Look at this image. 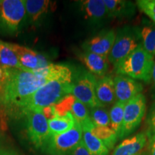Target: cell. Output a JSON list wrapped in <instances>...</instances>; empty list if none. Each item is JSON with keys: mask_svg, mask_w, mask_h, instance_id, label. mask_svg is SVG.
I'll return each instance as SVG.
<instances>
[{"mask_svg": "<svg viewBox=\"0 0 155 155\" xmlns=\"http://www.w3.org/2000/svg\"><path fill=\"white\" fill-rule=\"evenodd\" d=\"M52 65L33 73L0 66V130L5 131L9 122L17 121L27 98L52 79Z\"/></svg>", "mask_w": 155, "mask_h": 155, "instance_id": "1", "label": "cell"}, {"mask_svg": "<svg viewBox=\"0 0 155 155\" xmlns=\"http://www.w3.org/2000/svg\"><path fill=\"white\" fill-rule=\"evenodd\" d=\"M73 73L68 65L55 64L52 79L27 98L19 109L17 121L22 120L29 111L41 112L43 108L55 105L65 96L71 94Z\"/></svg>", "mask_w": 155, "mask_h": 155, "instance_id": "2", "label": "cell"}, {"mask_svg": "<svg viewBox=\"0 0 155 155\" xmlns=\"http://www.w3.org/2000/svg\"><path fill=\"white\" fill-rule=\"evenodd\" d=\"M154 57L148 53L141 44L115 67L118 75L150 83L152 81Z\"/></svg>", "mask_w": 155, "mask_h": 155, "instance_id": "3", "label": "cell"}, {"mask_svg": "<svg viewBox=\"0 0 155 155\" xmlns=\"http://www.w3.org/2000/svg\"><path fill=\"white\" fill-rule=\"evenodd\" d=\"M22 119L30 144L35 150L45 153L52 136L48 120L41 112L38 111H29Z\"/></svg>", "mask_w": 155, "mask_h": 155, "instance_id": "4", "label": "cell"}, {"mask_svg": "<svg viewBox=\"0 0 155 155\" xmlns=\"http://www.w3.org/2000/svg\"><path fill=\"white\" fill-rule=\"evenodd\" d=\"M141 44L140 31L136 28L125 27L116 33L114 45L108 56L109 63L116 67Z\"/></svg>", "mask_w": 155, "mask_h": 155, "instance_id": "5", "label": "cell"}, {"mask_svg": "<svg viewBox=\"0 0 155 155\" xmlns=\"http://www.w3.org/2000/svg\"><path fill=\"white\" fill-rule=\"evenodd\" d=\"M96 81V76L92 73L84 70H79L73 73L71 94L88 108L104 106L97 98Z\"/></svg>", "mask_w": 155, "mask_h": 155, "instance_id": "6", "label": "cell"}, {"mask_svg": "<svg viewBox=\"0 0 155 155\" xmlns=\"http://www.w3.org/2000/svg\"><path fill=\"white\" fill-rule=\"evenodd\" d=\"M26 18L25 0H2L0 5V30L16 34Z\"/></svg>", "mask_w": 155, "mask_h": 155, "instance_id": "7", "label": "cell"}, {"mask_svg": "<svg viewBox=\"0 0 155 155\" xmlns=\"http://www.w3.org/2000/svg\"><path fill=\"white\" fill-rule=\"evenodd\" d=\"M147 110L144 95L139 94L125 104L124 119L119 139L130 136L141 124Z\"/></svg>", "mask_w": 155, "mask_h": 155, "instance_id": "8", "label": "cell"}, {"mask_svg": "<svg viewBox=\"0 0 155 155\" xmlns=\"http://www.w3.org/2000/svg\"><path fill=\"white\" fill-rule=\"evenodd\" d=\"M83 139V129L77 122L72 129L60 134L52 135L45 153H65L68 154Z\"/></svg>", "mask_w": 155, "mask_h": 155, "instance_id": "9", "label": "cell"}, {"mask_svg": "<svg viewBox=\"0 0 155 155\" xmlns=\"http://www.w3.org/2000/svg\"><path fill=\"white\" fill-rule=\"evenodd\" d=\"M19 63L28 72H35L48 68L51 65L45 56L25 46L12 43Z\"/></svg>", "mask_w": 155, "mask_h": 155, "instance_id": "10", "label": "cell"}, {"mask_svg": "<svg viewBox=\"0 0 155 155\" xmlns=\"http://www.w3.org/2000/svg\"><path fill=\"white\" fill-rule=\"evenodd\" d=\"M115 38V31L114 30H105L86 40L83 43L82 48L85 51L108 58L114 45Z\"/></svg>", "mask_w": 155, "mask_h": 155, "instance_id": "11", "label": "cell"}, {"mask_svg": "<svg viewBox=\"0 0 155 155\" xmlns=\"http://www.w3.org/2000/svg\"><path fill=\"white\" fill-rule=\"evenodd\" d=\"M114 83L116 101L125 104L143 91L141 83L125 75H116L114 78Z\"/></svg>", "mask_w": 155, "mask_h": 155, "instance_id": "12", "label": "cell"}, {"mask_svg": "<svg viewBox=\"0 0 155 155\" xmlns=\"http://www.w3.org/2000/svg\"><path fill=\"white\" fill-rule=\"evenodd\" d=\"M80 3L83 17L91 24L100 25L108 17L104 0H86Z\"/></svg>", "mask_w": 155, "mask_h": 155, "instance_id": "13", "label": "cell"}, {"mask_svg": "<svg viewBox=\"0 0 155 155\" xmlns=\"http://www.w3.org/2000/svg\"><path fill=\"white\" fill-rule=\"evenodd\" d=\"M80 61L88 70V72L95 76H105L108 70V58L83 50L78 54Z\"/></svg>", "mask_w": 155, "mask_h": 155, "instance_id": "14", "label": "cell"}, {"mask_svg": "<svg viewBox=\"0 0 155 155\" xmlns=\"http://www.w3.org/2000/svg\"><path fill=\"white\" fill-rule=\"evenodd\" d=\"M146 133L140 132L128 137L116 147L112 155H136L141 152L147 142Z\"/></svg>", "mask_w": 155, "mask_h": 155, "instance_id": "15", "label": "cell"}, {"mask_svg": "<svg viewBox=\"0 0 155 155\" xmlns=\"http://www.w3.org/2000/svg\"><path fill=\"white\" fill-rule=\"evenodd\" d=\"M96 94L97 98L104 107L113 106L116 102L114 79L105 75L96 81Z\"/></svg>", "mask_w": 155, "mask_h": 155, "instance_id": "16", "label": "cell"}, {"mask_svg": "<svg viewBox=\"0 0 155 155\" xmlns=\"http://www.w3.org/2000/svg\"><path fill=\"white\" fill-rule=\"evenodd\" d=\"M108 18L124 19L133 17L135 14L134 4L125 0H104Z\"/></svg>", "mask_w": 155, "mask_h": 155, "instance_id": "17", "label": "cell"}, {"mask_svg": "<svg viewBox=\"0 0 155 155\" xmlns=\"http://www.w3.org/2000/svg\"><path fill=\"white\" fill-rule=\"evenodd\" d=\"M26 17L31 24L40 20L51 8L52 2L48 0H25Z\"/></svg>", "mask_w": 155, "mask_h": 155, "instance_id": "18", "label": "cell"}, {"mask_svg": "<svg viewBox=\"0 0 155 155\" xmlns=\"http://www.w3.org/2000/svg\"><path fill=\"white\" fill-rule=\"evenodd\" d=\"M0 66L12 68L26 71L19 63L18 58L13 50L12 43L0 40Z\"/></svg>", "mask_w": 155, "mask_h": 155, "instance_id": "19", "label": "cell"}, {"mask_svg": "<svg viewBox=\"0 0 155 155\" xmlns=\"http://www.w3.org/2000/svg\"><path fill=\"white\" fill-rule=\"evenodd\" d=\"M71 113L74 117L75 121L82 128L83 131H91V129L94 127L91 120L88 107L77 99L73 104Z\"/></svg>", "mask_w": 155, "mask_h": 155, "instance_id": "20", "label": "cell"}, {"mask_svg": "<svg viewBox=\"0 0 155 155\" xmlns=\"http://www.w3.org/2000/svg\"><path fill=\"white\" fill-rule=\"evenodd\" d=\"M48 122L51 135H55L64 133L71 129L74 127L76 121L72 114L69 113L63 117L56 116L52 120L48 121Z\"/></svg>", "mask_w": 155, "mask_h": 155, "instance_id": "21", "label": "cell"}, {"mask_svg": "<svg viewBox=\"0 0 155 155\" xmlns=\"http://www.w3.org/2000/svg\"><path fill=\"white\" fill-rule=\"evenodd\" d=\"M83 141L91 155H109V150L89 130L83 131Z\"/></svg>", "mask_w": 155, "mask_h": 155, "instance_id": "22", "label": "cell"}, {"mask_svg": "<svg viewBox=\"0 0 155 155\" xmlns=\"http://www.w3.org/2000/svg\"><path fill=\"white\" fill-rule=\"evenodd\" d=\"M90 131L97 139L102 141L103 144L107 147L109 151L114 148L116 141L119 139L116 133L110 127L94 126Z\"/></svg>", "mask_w": 155, "mask_h": 155, "instance_id": "23", "label": "cell"}, {"mask_svg": "<svg viewBox=\"0 0 155 155\" xmlns=\"http://www.w3.org/2000/svg\"><path fill=\"white\" fill-rule=\"evenodd\" d=\"M124 106L125 104L116 101L111 106L109 111L110 123H111L110 128L116 133V134L118 136V138H119L122 123H123Z\"/></svg>", "mask_w": 155, "mask_h": 155, "instance_id": "24", "label": "cell"}, {"mask_svg": "<svg viewBox=\"0 0 155 155\" xmlns=\"http://www.w3.org/2000/svg\"><path fill=\"white\" fill-rule=\"evenodd\" d=\"M141 44L144 49L155 57V25L144 27L140 30Z\"/></svg>", "mask_w": 155, "mask_h": 155, "instance_id": "25", "label": "cell"}, {"mask_svg": "<svg viewBox=\"0 0 155 155\" xmlns=\"http://www.w3.org/2000/svg\"><path fill=\"white\" fill-rule=\"evenodd\" d=\"M89 115L92 123L96 127H110L109 112L104 106L90 108Z\"/></svg>", "mask_w": 155, "mask_h": 155, "instance_id": "26", "label": "cell"}, {"mask_svg": "<svg viewBox=\"0 0 155 155\" xmlns=\"http://www.w3.org/2000/svg\"><path fill=\"white\" fill-rule=\"evenodd\" d=\"M0 155H24L5 131L0 130Z\"/></svg>", "mask_w": 155, "mask_h": 155, "instance_id": "27", "label": "cell"}, {"mask_svg": "<svg viewBox=\"0 0 155 155\" xmlns=\"http://www.w3.org/2000/svg\"><path fill=\"white\" fill-rule=\"evenodd\" d=\"M75 100L76 98L72 94L67 95L61 100H60L57 104L54 105L56 116L63 117L68 114L71 113Z\"/></svg>", "mask_w": 155, "mask_h": 155, "instance_id": "28", "label": "cell"}, {"mask_svg": "<svg viewBox=\"0 0 155 155\" xmlns=\"http://www.w3.org/2000/svg\"><path fill=\"white\" fill-rule=\"evenodd\" d=\"M136 3L139 9L155 22V0H139Z\"/></svg>", "mask_w": 155, "mask_h": 155, "instance_id": "29", "label": "cell"}, {"mask_svg": "<svg viewBox=\"0 0 155 155\" xmlns=\"http://www.w3.org/2000/svg\"><path fill=\"white\" fill-rule=\"evenodd\" d=\"M147 139L155 135V101L151 105L146 121Z\"/></svg>", "mask_w": 155, "mask_h": 155, "instance_id": "30", "label": "cell"}, {"mask_svg": "<svg viewBox=\"0 0 155 155\" xmlns=\"http://www.w3.org/2000/svg\"><path fill=\"white\" fill-rule=\"evenodd\" d=\"M71 155H91L88 150H87L86 145L83 143V139L82 141L79 143L75 147V148L72 152L70 153Z\"/></svg>", "mask_w": 155, "mask_h": 155, "instance_id": "31", "label": "cell"}, {"mask_svg": "<svg viewBox=\"0 0 155 155\" xmlns=\"http://www.w3.org/2000/svg\"><path fill=\"white\" fill-rule=\"evenodd\" d=\"M41 113L43 114V116L48 121H50V120H52L56 117L54 105L46 106V107L43 108L41 110Z\"/></svg>", "mask_w": 155, "mask_h": 155, "instance_id": "32", "label": "cell"}, {"mask_svg": "<svg viewBox=\"0 0 155 155\" xmlns=\"http://www.w3.org/2000/svg\"><path fill=\"white\" fill-rule=\"evenodd\" d=\"M149 139L148 155H155V135Z\"/></svg>", "mask_w": 155, "mask_h": 155, "instance_id": "33", "label": "cell"}, {"mask_svg": "<svg viewBox=\"0 0 155 155\" xmlns=\"http://www.w3.org/2000/svg\"><path fill=\"white\" fill-rule=\"evenodd\" d=\"M153 84V88H154V90L155 91V62L154 64V67H153V71H152V81Z\"/></svg>", "mask_w": 155, "mask_h": 155, "instance_id": "34", "label": "cell"}, {"mask_svg": "<svg viewBox=\"0 0 155 155\" xmlns=\"http://www.w3.org/2000/svg\"><path fill=\"white\" fill-rule=\"evenodd\" d=\"M48 155H68V154H65V153H52Z\"/></svg>", "mask_w": 155, "mask_h": 155, "instance_id": "35", "label": "cell"}, {"mask_svg": "<svg viewBox=\"0 0 155 155\" xmlns=\"http://www.w3.org/2000/svg\"><path fill=\"white\" fill-rule=\"evenodd\" d=\"M145 154H145L144 152H141L140 153H139V154H136V155H145Z\"/></svg>", "mask_w": 155, "mask_h": 155, "instance_id": "36", "label": "cell"}, {"mask_svg": "<svg viewBox=\"0 0 155 155\" xmlns=\"http://www.w3.org/2000/svg\"><path fill=\"white\" fill-rule=\"evenodd\" d=\"M0 5H1V1H0Z\"/></svg>", "mask_w": 155, "mask_h": 155, "instance_id": "37", "label": "cell"}]
</instances>
